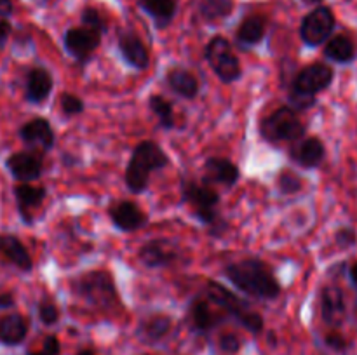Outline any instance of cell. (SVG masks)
<instances>
[{"instance_id":"60d3db41","label":"cell","mask_w":357,"mask_h":355,"mask_svg":"<svg viewBox=\"0 0 357 355\" xmlns=\"http://www.w3.org/2000/svg\"><path fill=\"white\" fill-rule=\"evenodd\" d=\"M13 14V2L10 0H0V16L7 17Z\"/></svg>"},{"instance_id":"e575fe53","label":"cell","mask_w":357,"mask_h":355,"mask_svg":"<svg viewBox=\"0 0 357 355\" xmlns=\"http://www.w3.org/2000/svg\"><path fill=\"white\" fill-rule=\"evenodd\" d=\"M335 244L338 249H352L357 246V230L352 226H342L335 232Z\"/></svg>"},{"instance_id":"ffe728a7","label":"cell","mask_w":357,"mask_h":355,"mask_svg":"<svg viewBox=\"0 0 357 355\" xmlns=\"http://www.w3.org/2000/svg\"><path fill=\"white\" fill-rule=\"evenodd\" d=\"M54 82L52 75L44 66H33L26 73V84H24V97L28 103L40 104L51 96V90Z\"/></svg>"},{"instance_id":"7c38bea8","label":"cell","mask_w":357,"mask_h":355,"mask_svg":"<svg viewBox=\"0 0 357 355\" xmlns=\"http://www.w3.org/2000/svg\"><path fill=\"white\" fill-rule=\"evenodd\" d=\"M319 308L324 324L338 329L347 319V299L340 285L326 284L319 292Z\"/></svg>"},{"instance_id":"8992f818","label":"cell","mask_w":357,"mask_h":355,"mask_svg":"<svg viewBox=\"0 0 357 355\" xmlns=\"http://www.w3.org/2000/svg\"><path fill=\"white\" fill-rule=\"evenodd\" d=\"M206 296L215 303L218 308H222L227 315L232 317L234 320L241 324L244 329H248L253 334H260L264 331V317L258 312H255L244 299L234 294L232 291L222 285L216 281H208L206 284Z\"/></svg>"},{"instance_id":"44dd1931","label":"cell","mask_w":357,"mask_h":355,"mask_svg":"<svg viewBox=\"0 0 357 355\" xmlns=\"http://www.w3.org/2000/svg\"><path fill=\"white\" fill-rule=\"evenodd\" d=\"M14 195H16L17 211H20L21 219L26 225H31L33 223V211L44 204L47 191H45L44 187H33L30 183H21L14 188Z\"/></svg>"},{"instance_id":"603a6c76","label":"cell","mask_w":357,"mask_h":355,"mask_svg":"<svg viewBox=\"0 0 357 355\" xmlns=\"http://www.w3.org/2000/svg\"><path fill=\"white\" fill-rule=\"evenodd\" d=\"M0 254L9 263H13L17 270L31 271V268H33V260H31L30 253L17 237L7 235V233L0 235Z\"/></svg>"},{"instance_id":"484cf974","label":"cell","mask_w":357,"mask_h":355,"mask_svg":"<svg viewBox=\"0 0 357 355\" xmlns=\"http://www.w3.org/2000/svg\"><path fill=\"white\" fill-rule=\"evenodd\" d=\"M28 334V322L20 313H9L0 317V343L16 347L23 343Z\"/></svg>"},{"instance_id":"30bf717a","label":"cell","mask_w":357,"mask_h":355,"mask_svg":"<svg viewBox=\"0 0 357 355\" xmlns=\"http://www.w3.org/2000/svg\"><path fill=\"white\" fill-rule=\"evenodd\" d=\"M20 138L26 148L38 157L51 152L56 145L54 129L44 117H35L24 122L20 127Z\"/></svg>"},{"instance_id":"277c9868","label":"cell","mask_w":357,"mask_h":355,"mask_svg":"<svg viewBox=\"0 0 357 355\" xmlns=\"http://www.w3.org/2000/svg\"><path fill=\"white\" fill-rule=\"evenodd\" d=\"M335 70L326 63H312L300 70L289 87V106L295 111H307L316 104L317 94L333 84Z\"/></svg>"},{"instance_id":"4dcf8cb0","label":"cell","mask_w":357,"mask_h":355,"mask_svg":"<svg viewBox=\"0 0 357 355\" xmlns=\"http://www.w3.org/2000/svg\"><path fill=\"white\" fill-rule=\"evenodd\" d=\"M275 184H278L279 194L282 195H296L302 191L303 188V180L293 171L286 169L281 171L278 174V180H275Z\"/></svg>"},{"instance_id":"2e32d148","label":"cell","mask_w":357,"mask_h":355,"mask_svg":"<svg viewBox=\"0 0 357 355\" xmlns=\"http://www.w3.org/2000/svg\"><path fill=\"white\" fill-rule=\"evenodd\" d=\"M6 166L7 169H9V173L13 174L14 180L21 181V183L37 181L38 178L42 176V171H44L42 159L31 152L13 153V155L6 160Z\"/></svg>"},{"instance_id":"d6986e66","label":"cell","mask_w":357,"mask_h":355,"mask_svg":"<svg viewBox=\"0 0 357 355\" xmlns=\"http://www.w3.org/2000/svg\"><path fill=\"white\" fill-rule=\"evenodd\" d=\"M188 319L197 333H209L222 322V315L211 306V299L206 294L195 296L188 306Z\"/></svg>"},{"instance_id":"74e56055","label":"cell","mask_w":357,"mask_h":355,"mask_svg":"<svg viewBox=\"0 0 357 355\" xmlns=\"http://www.w3.org/2000/svg\"><path fill=\"white\" fill-rule=\"evenodd\" d=\"M40 352L44 355H59V352H61V345H59L58 338H56L54 334H49V336H45Z\"/></svg>"},{"instance_id":"1f68e13d","label":"cell","mask_w":357,"mask_h":355,"mask_svg":"<svg viewBox=\"0 0 357 355\" xmlns=\"http://www.w3.org/2000/svg\"><path fill=\"white\" fill-rule=\"evenodd\" d=\"M80 19H82V26L91 28V30L98 31L100 35L107 33V19H105L103 14L98 9H94V7H86V9L82 10V14H80Z\"/></svg>"},{"instance_id":"f546056e","label":"cell","mask_w":357,"mask_h":355,"mask_svg":"<svg viewBox=\"0 0 357 355\" xmlns=\"http://www.w3.org/2000/svg\"><path fill=\"white\" fill-rule=\"evenodd\" d=\"M232 9V0H201L199 3V13H201L202 19L209 21V23L225 19L227 16H230Z\"/></svg>"},{"instance_id":"3957f363","label":"cell","mask_w":357,"mask_h":355,"mask_svg":"<svg viewBox=\"0 0 357 355\" xmlns=\"http://www.w3.org/2000/svg\"><path fill=\"white\" fill-rule=\"evenodd\" d=\"M167 166H169V157L160 148V145H157L155 141H150V139L138 143L132 148L128 167H126V187L132 194H143L149 188L150 176Z\"/></svg>"},{"instance_id":"4fadbf2b","label":"cell","mask_w":357,"mask_h":355,"mask_svg":"<svg viewBox=\"0 0 357 355\" xmlns=\"http://www.w3.org/2000/svg\"><path fill=\"white\" fill-rule=\"evenodd\" d=\"M138 260L146 268L171 267L180 260V247L173 240L153 239L139 247Z\"/></svg>"},{"instance_id":"b9f144b4","label":"cell","mask_w":357,"mask_h":355,"mask_svg":"<svg viewBox=\"0 0 357 355\" xmlns=\"http://www.w3.org/2000/svg\"><path fill=\"white\" fill-rule=\"evenodd\" d=\"M349 278H351V284L354 285V289L357 291V261L349 267Z\"/></svg>"},{"instance_id":"e0dca14e","label":"cell","mask_w":357,"mask_h":355,"mask_svg":"<svg viewBox=\"0 0 357 355\" xmlns=\"http://www.w3.org/2000/svg\"><path fill=\"white\" fill-rule=\"evenodd\" d=\"M117 47L122 59L135 70H146L150 65V52L142 38L132 31H122L117 38Z\"/></svg>"},{"instance_id":"d6a6232c","label":"cell","mask_w":357,"mask_h":355,"mask_svg":"<svg viewBox=\"0 0 357 355\" xmlns=\"http://www.w3.org/2000/svg\"><path fill=\"white\" fill-rule=\"evenodd\" d=\"M59 106L66 117H75V115L82 113L86 104H84L82 97L75 96L73 93H63L59 97Z\"/></svg>"},{"instance_id":"cb8c5ba5","label":"cell","mask_w":357,"mask_h":355,"mask_svg":"<svg viewBox=\"0 0 357 355\" xmlns=\"http://www.w3.org/2000/svg\"><path fill=\"white\" fill-rule=\"evenodd\" d=\"M324 58L337 65H351L357 58V49L354 40L347 35H331L324 44Z\"/></svg>"},{"instance_id":"f1b7e54d","label":"cell","mask_w":357,"mask_h":355,"mask_svg":"<svg viewBox=\"0 0 357 355\" xmlns=\"http://www.w3.org/2000/svg\"><path fill=\"white\" fill-rule=\"evenodd\" d=\"M149 108L152 110V113L155 115L160 127H162L164 131H171V129L176 127L174 108L173 104H171V101H167L166 97L160 96V94H152V96L149 97Z\"/></svg>"},{"instance_id":"836d02e7","label":"cell","mask_w":357,"mask_h":355,"mask_svg":"<svg viewBox=\"0 0 357 355\" xmlns=\"http://www.w3.org/2000/svg\"><path fill=\"white\" fill-rule=\"evenodd\" d=\"M37 310L38 319H40L42 324H45V326H52V324H56L59 320V308L52 299H42V301L38 303Z\"/></svg>"},{"instance_id":"4316f807","label":"cell","mask_w":357,"mask_h":355,"mask_svg":"<svg viewBox=\"0 0 357 355\" xmlns=\"http://www.w3.org/2000/svg\"><path fill=\"white\" fill-rule=\"evenodd\" d=\"M265 37V19L261 16H248L239 24L236 33V40L241 47H255Z\"/></svg>"},{"instance_id":"f35d334b","label":"cell","mask_w":357,"mask_h":355,"mask_svg":"<svg viewBox=\"0 0 357 355\" xmlns=\"http://www.w3.org/2000/svg\"><path fill=\"white\" fill-rule=\"evenodd\" d=\"M10 31H13V28H10V23L7 19H0V47H3L7 42V38L10 37Z\"/></svg>"},{"instance_id":"8fae6325","label":"cell","mask_w":357,"mask_h":355,"mask_svg":"<svg viewBox=\"0 0 357 355\" xmlns=\"http://www.w3.org/2000/svg\"><path fill=\"white\" fill-rule=\"evenodd\" d=\"M66 52L75 59L79 65H87L93 59L94 51L100 47L101 35L86 26L70 28L63 37Z\"/></svg>"},{"instance_id":"ee69618b","label":"cell","mask_w":357,"mask_h":355,"mask_svg":"<svg viewBox=\"0 0 357 355\" xmlns=\"http://www.w3.org/2000/svg\"><path fill=\"white\" fill-rule=\"evenodd\" d=\"M77 355H94L93 350H80Z\"/></svg>"},{"instance_id":"7402d4cb","label":"cell","mask_w":357,"mask_h":355,"mask_svg":"<svg viewBox=\"0 0 357 355\" xmlns=\"http://www.w3.org/2000/svg\"><path fill=\"white\" fill-rule=\"evenodd\" d=\"M166 84L176 96L183 100H195L199 94V80L190 70L183 66H174L166 73Z\"/></svg>"},{"instance_id":"ac0fdd59","label":"cell","mask_w":357,"mask_h":355,"mask_svg":"<svg viewBox=\"0 0 357 355\" xmlns=\"http://www.w3.org/2000/svg\"><path fill=\"white\" fill-rule=\"evenodd\" d=\"M241 169L234 160L225 157H209L204 162V183L234 187L239 181Z\"/></svg>"},{"instance_id":"6da1fadb","label":"cell","mask_w":357,"mask_h":355,"mask_svg":"<svg viewBox=\"0 0 357 355\" xmlns=\"http://www.w3.org/2000/svg\"><path fill=\"white\" fill-rule=\"evenodd\" d=\"M223 275L234 287L257 299L272 301L281 294V284L272 268L258 258L232 261L223 268Z\"/></svg>"},{"instance_id":"d4e9b609","label":"cell","mask_w":357,"mask_h":355,"mask_svg":"<svg viewBox=\"0 0 357 355\" xmlns=\"http://www.w3.org/2000/svg\"><path fill=\"white\" fill-rule=\"evenodd\" d=\"M171 326H173V320H171L169 315H166V313H152V315L145 317L139 322L136 334L145 343H159L160 340L167 336Z\"/></svg>"},{"instance_id":"5bb4252c","label":"cell","mask_w":357,"mask_h":355,"mask_svg":"<svg viewBox=\"0 0 357 355\" xmlns=\"http://www.w3.org/2000/svg\"><path fill=\"white\" fill-rule=\"evenodd\" d=\"M108 218L112 225L121 232L129 233L143 228L149 221L145 212L142 211L138 204L131 200H115L108 205Z\"/></svg>"},{"instance_id":"52a82bcc","label":"cell","mask_w":357,"mask_h":355,"mask_svg":"<svg viewBox=\"0 0 357 355\" xmlns=\"http://www.w3.org/2000/svg\"><path fill=\"white\" fill-rule=\"evenodd\" d=\"M307 125L289 104L278 108L260 122V136L268 143H293L305 136Z\"/></svg>"},{"instance_id":"9c48e42d","label":"cell","mask_w":357,"mask_h":355,"mask_svg":"<svg viewBox=\"0 0 357 355\" xmlns=\"http://www.w3.org/2000/svg\"><path fill=\"white\" fill-rule=\"evenodd\" d=\"M335 26H337V17L333 10L326 6H317L302 19L300 38L309 47H317L326 44L328 38L333 35Z\"/></svg>"},{"instance_id":"d590c367","label":"cell","mask_w":357,"mask_h":355,"mask_svg":"<svg viewBox=\"0 0 357 355\" xmlns=\"http://www.w3.org/2000/svg\"><path fill=\"white\" fill-rule=\"evenodd\" d=\"M324 345H326L330 350L337 352V354H347L349 347H351V343H349L347 338H345L342 333H338L337 329H333V331H330V333L324 334Z\"/></svg>"},{"instance_id":"5b68a950","label":"cell","mask_w":357,"mask_h":355,"mask_svg":"<svg viewBox=\"0 0 357 355\" xmlns=\"http://www.w3.org/2000/svg\"><path fill=\"white\" fill-rule=\"evenodd\" d=\"M70 289L77 298L98 308H110L119 303L114 275L105 270H89L70 281Z\"/></svg>"},{"instance_id":"7a4b0ae2","label":"cell","mask_w":357,"mask_h":355,"mask_svg":"<svg viewBox=\"0 0 357 355\" xmlns=\"http://www.w3.org/2000/svg\"><path fill=\"white\" fill-rule=\"evenodd\" d=\"M181 200L190 207L192 216L208 228L211 237H222L229 230V223L220 212V195L208 183H199L192 178H181Z\"/></svg>"},{"instance_id":"7bdbcfd3","label":"cell","mask_w":357,"mask_h":355,"mask_svg":"<svg viewBox=\"0 0 357 355\" xmlns=\"http://www.w3.org/2000/svg\"><path fill=\"white\" fill-rule=\"evenodd\" d=\"M323 0H303V3H307V6H317V3H321Z\"/></svg>"},{"instance_id":"8d00e7d4","label":"cell","mask_w":357,"mask_h":355,"mask_svg":"<svg viewBox=\"0 0 357 355\" xmlns=\"http://www.w3.org/2000/svg\"><path fill=\"white\" fill-rule=\"evenodd\" d=\"M218 347L220 350L225 352V354H237L241 350V340L239 336L232 333H225L220 336L218 340Z\"/></svg>"},{"instance_id":"ab89813d","label":"cell","mask_w":357,"mask_h":355,"mask_svg":"<svg viewBox=\"0 0 357 355\" xmlns=\"http://www.w3.org/2000/svg\"><path fill=\"white\" fill-rule=\"evenodd\" d=\"M14 303H16V299H14L13 292H2L0 294V308H10V306H14Z\"/></svg>"},{"instance_id":"ba28073f","label":"cell","mask_w":357,"mask_h":355,"mask_svg":"<svg viewBox=\"0 0 357 355\" xmlns=\"http://www.w3.org/2000/svg\"><path fill=\"white\" fill-rule=\"evenodd\" d=\"M204 58L208 65L211 66L213 72H215V75L223 84L236 82L243 75L241 61L236 52H234L232 44L229 42V38L222 37V35H216L206 44Z\"/></svg>"},{"instance_id":"9a60e30c","label":"cell","mask_w":357,"mask_h":355,"mask_svg":"<svg viewBox=\"0 0 357 355\" xmlns=\"http://www.w3.org/2000/svg\"><path fill=\"white\" fill-rule=\"evenodd\" d=\"M289 157L303 169H317L326 159V146L321 138L309 136L296 141V145L289 150Z\"/></svg>"},{"instance_id":"83f0119b","label":"cell","mask_w":357,"mask_h":355,"mask_svg":"<svg viewBox=\"0 0 357 355\" xmlns=\"http://www.w3.org/2000/svg\"><path fill=\"white\" fill-rule=\"evenodd\" d=\"M139 6L155 21L157 28H164L176 16L178 0H139Z\"/></svg>"}]
</instances>
